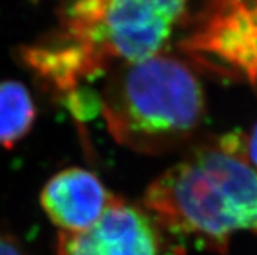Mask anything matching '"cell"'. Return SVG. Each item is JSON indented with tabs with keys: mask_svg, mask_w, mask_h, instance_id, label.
<instances>
[{
	"mask_svg": "<svg viewBox=\"0 0 257 255\" xmlns=\"http://www.w3.org/2000/svg\"><path fill=\"white\" fill-rule=\"evenodd\" d=\"M144 204L169 232L215 250H225L234 233H257V169L245 159L241 134L167 169L148 186Z\"/></svg>",
	"mask_w": 257,
	"mask_h": 255,
	"instance_id": "obj_1",
	"label": "cell"
},
{
	"mask_svg": "<svg viewBox=\"0 0 257 255\" xmlns=\"http://www.w3.org/2000/svg\"><path fill=\"white\" fill-rule=\"evenodd\" d=\"M101 103L111 136L145 154L187 141L205 115L204 89L195 72L162 54L120 67L104 87Z\"/></svg>",
	"mask_w": 257,
	"mask_h": 255,
	"instance_id": "obj_2",
	"label": "cell"
},
{
	"mask_svg": "<svg viewBox=\"0 0 257 255\" xmlns=\"http://www.w3.org/2000/svg\"><path fill=\"white\" fill-rule=\"evenodd\" d=\"M191 0H73L55 37L84 63L90 77L160 54Z\"/></svg>",
	"mask_w": 257,
	"mask_h": 255,
	"instance_id": "obj_3",
	"label": "cell"
},
{
	"mask_svg": "<svg viewBox=\"0 0 257 255\" xmlns=\"http://www.w3.org/2000/svg\"><path fill=\"white\" fill-rule=\"evenodd\" d=\"M180 47L206 71L257 89V0H208Z\"/></svg>",
	"mask_w": 257,
	"mask_h": 255,
	"instance_id": "obj_4",
	"label": "cell"
},
{
	"mask_svg": "<svg viewBox=\"0 0 257 255\" xmlns=\"http://www.w3.org/2000/svg\"><path fill=\"white\" fill-rule=\"evenodd\" d=\"M58 255H160V241L149 215L115 199L91 228L60 233Z\"/></svg>",
	"mask_w": 257,
	"mask_h": 255,
	"instance_id": "obj_5",
	"label": "cell"
},
{
	"mask_svg": "<svg viewBox=\"0 0 257 255\" xmlns=\"http://www.w3.org/2000/svg\"><path fill=\"white\" fill-rule=\"evenodd\" d=\"M115 199L93 172L77 167L56 173L41 193L50 220L71 233L91 228Z\"/></svg>",
	"mask_w": 257,
	"mask_h": 255,
	"instance_id": "obj_6",
	"label": "cell"
},
{
	"mask_svg": "<svg viewBox=\"0 0 257 255\" xmlns=\"http://www.w3.org/2000/svg\"><path fill=\"white\" fill-rule=\"evenodd\" d=\"M34 100L25 85L0 82V147L12 149L30 132L36 121Z\"/></svg>",
	"mask_w": 257,
	"mask_h": 255,
	"instance_id": "obj_7",
	"label": "cell"
},
{
	"mask_svg": "<svg viewBox=\"0 0 257 255\" xmlns=\"http://www.w3.org/2000/svg\"><path fill=\"white\" fill-rule=\"evenodd\" d=\"M241 138L245 159L254 169H257V123L252 126L248 134H241Z\"/></svg>",
	"mask_w": 257,
	"mask_h": 255,
	"instance_id": "obj_8",
	"label": "cell"
},
{
	"mask_svg": "<svg viewBox=\"0 0 257 255\" xmlns=\"http://www.w3.org/2000/svg\"><path fill=\"white\" fill-rule=\"evenodd\" d=\"M0 255H25V252L15 239L0 233Z\"/></svg>",
	"mask_w": 257,
	"mask_h": 255,
	"instance_id": "obj_9",
	"label": "cell"
}]
</instances>
